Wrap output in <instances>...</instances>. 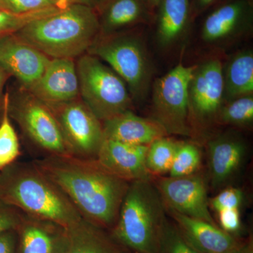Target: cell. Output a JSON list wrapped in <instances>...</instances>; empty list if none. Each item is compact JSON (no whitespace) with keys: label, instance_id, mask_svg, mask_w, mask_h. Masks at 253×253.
I'll use <instances>...</instances> for the list:
<instances>
[{"label":"cell","instance_id":"obj_1","mask_svg":"<svg viewBox=\"0 0 253 253\" xmlns=\"http://www.w3.org/2000/svg\"><path fill=\"white\" fill-rule=\"evenodd\" d=\"M34 163L62 190L83 219L112 229L130 182L110 172L96 159L48 155Z\"/></svg>","mask_w":253,"mask_h":253},{"label":"cell","instance_id":"obj_2","mask_svg":"<svg viewBox=\"0 0 253 253\" xmlns=\"http://www.w3.org/2000/svg\"><path fill=\"white\" fill-rule=\"evenodd\" d=\"M0 199L24 214L63 228L83 219L62 190L34 162L16 161L0 172Z\"/></svg>","mask_w":253,"mask_h":253},{"label":"cell","instance_id":"obj_3","mask_svg":"<svg viewBox=\"0 0 253 253\" xmlns=\"http://www.w3.org/2000/svg\"><path fill=\"white\" fill-rule=\"evenodd\" d=\"M100 33L94 8L69 4L35 20L15 34L50 59H73L86 54Z\"/></svg>","mask_w":253,"mask_h":253},{"label":"cell","instance_id":"obj_4","mask_svg":"<svg viewBox=\"0 0 253 253\" xmlns=\"http://www.w3.org/2000/svg\"><path fill=\"white\" fill-rule=\"evenodd\" d=\"M168 217L152 179L131 181L110 232L128 251L158 253Z\"/></svg>","mask_w":253,"mask_h":253},{"label":"cell","instance_id":"obj_5","mask_svg":"<svg viewBox=\"0 0 253 253\" xmlns=\"http://www.w3.org/2000/svg\"><path fill=\"white\" fill-rule=\"evenodd\" d=\"M134 29L99 36L86 53L112 68L126 83L133 101L141 102L149 94L155 68L142 35Z\"/></svg>","mask_w":253,"mask_h":253},{"label":"cell","instance_id":"obj_6","mask_svg":"<svg viewBox=\"0 0 253 253\" xmlns=\"http://www.w3.org/2000/svg\"><path fill=\"white\" fill-rule=\"evenodd\" d=\"M76 68L80 98L101 123L132 111L126 83L107 64L86 53L78 58Z\"/></svg>","mask_w":253,"mask_h":253},{"label":"cell","instance_id":"obj_7","mask_svg":"<svg viewBox=\"0 0 253 253\" xmlns=\"http://www.w3.org/2000/svg\"><path fill=\"white\" fill-rule=\"evenodd\" d=\"M196 68L179 62L154 83L152 91L153 119L168 135L192 136L189 123V86Z\"/></svg>","mask_w":253,"mask_h":253},{"label":"cell","instance_id":"obj_8","mask_svg":"<svg viewBox=\"0 0 253 253\" xmlns=\"http://www.w3.org/2000/svg\"><path fill=\"white\" fill-rule=\"evenodd\" d=\"M9 114L37 147L48 155L71 156L54 113L29 91L9 97Z\"/></svg>","mask_w":253,"mask_h":253},{"label":"cell","instance_id":"obj_9","mask_svg":"<svg viewBox=\"0 0 253 253\" xmlns=\"http://www.w3.org/2000/svg\"><path fill=\"white\" fill-rule=\"evenodd\" d=\"M223 66L211 58L196 65L189 86V123L192 135L217 124L224 102Z\"/></svg>","mask_w":253,"mask_h":253},{"label":"cell","instance_id":"obj_10","mask_svg":"<svg viewBox=\"0 0 253 253\" xmlns=\"http://www.w3.org/2000/svg\"><path fill=\"white\" fill-rule=\"evenodd\" d=\"M50 109L57 120L71 156L96 159L104 140L102 123L81 98Z\"/></svg>","mask_w":253,"mask_h":253},{"label":"cell","instance_id":"obj_11","mask_svg":"<svg viewBox=\"0 0 253 253\" xmlns=\"http://www.w3.org/2000/svg\"><path fill=\"white\" fill-rule=\"evenodd\" d=\"M153 182L166 208L219 226L210 211L207 184L203 176L196 174L181 177L159 176Z\"/></svg>","mask_w":253,"mask_h":253},{"label":"cell","instance_id":"obj_12","mask_svg":"<svg viewBox=\"0 0 253 253\" xmlns=\"http://www.w3.org/2000/svg\"><path fill=\"white\" fill-rule=\"evenodd\" d=\"M253 24L251 0H229L217 6L205 18L203 41L211 45H222L249 33Z\"/></svg>","mask_w":253,"mask_h":253},{"label":"cell","instance_id":"obj_13","mask_svg":"<svg viewBox=\"0 0 253 253\" xmlns=\"http://www.w3.org/2000/svg\"><path fill=\"white\" fill-rule=\"evenodd\" d=\"M50 59L15 33L0 37V65L24 90L29 91L38 81Z\"/></svg>","mask_w":253,"mask_h":253},{"label":"cell","instance_id":"obj_14","mask_svg":"<svg viewBox=\"0 0 253 253\" xmlns=\"http://www.w3.org/2000/svg\"><path fill=\"white\" fill-rule=\"evenodd\" d=\"M28 91L49 108L79 99V82L75 59H50L41 77Z\"/></svg>","mask_w":253,"mask_h":253},{"label":"cell","instance_id":"obj_15","mask_svg":"<svg viewBox=\"0 0 253 253\" xmlns=\"http://www.w3.org/2000/svg\"><path fill=\"white\" fill-rule=\"evenodd\" d=\"M247 154L245 140L236 132H226L209 141L210 181L218 189L228 184L242 167Z\"/></svg>","mask_w":253,"mask_h":253},{"label":"cell","instance_id":"obj_16","mask_svg":"<svg viewBox=\"0 0 253 253\" xmlns=\"http://www.w3.org/2000/svg\"><path fill=\"white\" fill-rule=\"evenodd\" d=\"M148 146L104 139L96 160L110 172L129 182L152 179L146 167Z\"/></svg>","mask_w":253,"mask_h":253},{"label":"cell","instance_id":"obj_17","mask_svg":"<svg viewBox=\"0 0 253 253\" xmlns=\"http://www.w3.org/2000/svg\"><path fill=\"white\" fill-rule=\"evenodd\" d=\"M166 211L168 217L172 219L183 237L199 253H230L244 244L219 226L188 217L168 208Z\"/></svg>","mask_w":253,"mask_h":253},{"label":"cell","instance_id":"obj_18","mask_svg":"<svg viewBox=\"0 0 253 253\" xmlns=\"http://www.w3.org/2000/svg\"><path fill=\"white\" fill-rule=\"evenodd\" d=\"M99 36L128 31L155 21L144 0H101L94 7Z\"/></svg>","mask_w":253,"mask_h":253},{"label":"cell","instance_id":"obj_19","mask_svg":"<svg viewBox=\"0 0 253 253\" xmlns=\"http://www.w3.org/2000/svg\"><path fill=\"white\" fill-rule=\"evenodd\" d=\"M111 233L82 219L65 228L59 253H128Z\"/></svg>","mask_w":253,"mask_h":253},{"label":"cell","instance_id":"obj_20","mask_svg":"<svg viewBox=\"0 0 253 253\" xmlns=\"http://www.w3.org/2000/svg\"><path fill=\"white\" fill-rule=\"evenodd\" d=\"M65 228L22 212L16 228V253H59Z\"/></svg>","mask_w":253,"mask_h":253},{"label":"cell","instance_id":"obj_21","mask_svg":"<svg viewBox=\"0 0 253 253\" xmlns=\"http://www.w3.org/2000/svg\"><path fill=\"white\" fill-rule=\"evenodd\" d=\"M104 139L126 144L149 146L153 141L169 136L153 118L137 116L128 111L102 123Z\"/></svg>","mask_w":253,"mask_h":253},{"label":"cell","instance_id":"obj_22","mask_svg":"<svg viewBox=\"0 0 253 253\" xmlns=\"http://www.w3.org/2000/svg\"><path fill=\"white\" fill-rule=\"evenodd\" d=\"M191 0H162L156 10V38L161 47H170L182 38L189 27Z\"/></svg>","mask_w":253,"mask_h":253},{"label":"cell","instance_id":"obj_23","mask_svg":"<svg viewBox=\"0 0 253 253\" xmlns=\"http://www.w3.org/2000/svg\"><path fill=\"white\" fill-rule=\"evenodd\" d=\"M224 101L253 95V53H236L223 67Z\"/></svg>","mask_w":253,"mask_h":253},{"label":"cell","instance_id":"obj_24","mask_svg":"<svg viewBox=\"0 0 253 253\" xmlns=\"http://www.w3.org/2000/svg\"><path fill=\"white\" fill-rule=\"evenodd\" d=\"M181 141L169 136L159 138L148 146L146 167L151 176L169 172L173 159Z\"/></svg>","mask_w":253,"mask_h":253},{"label":"cell","instance_id":"obj_25","mask_svg":"<svg viewBox=\"0 0 253 253\" xmlns=\"http://www.w3.org/2000/svg\"><path fill=\"white\" fill-rule=\"evenodd\" d=\"M9 95L4 94L0 120V172L16 162L21 155L19 139L9 114Z\"/></svg>","mask_w":253,"mask_h":253},{"label":"cell","instance_id":"obj_26","mask_svg":"<svg viewBox=\"0 0 253 253\" xmlns=\"http://www.w3.org/2000/svg\"><path fill=\"white\" fill-rule=\"evenodd\" d=\"M253 123V95L224 101L217 124L238 127L251 126Z\"/></svg>","mask_w":253,"mask_h":253},{"label":"cell","instance_id":"obj_27","mask_svg":"<svg viewBox=\"0 0 253 253\" xmlns=\"http://www.w3.org/2000/svg\"><path fill=\"white\" fill-rule=\"evenodd\" d=\"M201 163V152L194 143L181 141L173 159L169 176L181 177L195 174Z\"/></svg>","mask_w":253,"mask_h":253},{"label":"cell","instance_id":"obj_28","mask_svg":"<svg viewBox=\"0 0 253 253\" xmlns=\"http://www.w3.org/2000/svg\"><path fill=\"white\" fill-rule=\"evenodd\" d=\"M61 8H51L27 14H15L11 11L0 10V37L16 33L32 21L53 14Z\"/></svg>","mask_w":253,"mask_h":253},{"label":"cell","instance_id":"obj_29","mask_svg":"<svg viewBox=\"0 0 253 253\" xmlns=\"http://www.w3.org/2000/svg\"><path fill=\"white\" fill-rule=\"evenodd\" d=\"M158 253H201L186 241L173 221L168 220Z\"/></svg>","mask_w":253,"mask_h":253},{"label":"cell","instance_id":"obj_30","mask_svg":"<svg viewBox=\"0 0 253 253\" xmlns=\"http://www.w3.org/2000/svg\"><path fill=\"white\" fill-rule=\"evenodd\" d=\"M6 11L15 14H27L69 4L64 0H2Z\"/></svg>","mask_w":253,"mask_h":253},{"label":"cell","instance_id":"obj_31","mask_svg":"<svg viewBox=\"0 0 253 253\" xmlns=\"http://www.w3.org/2000/svg\"><path fill=\"white\" fill-rule=\"evenodd\" d=\"M244 199L242 190L239 188L229 187L209 200V203L212 209L219 212L224 210L239 209L244 202Z\"/></svg>","mask_w":253,"mask_h":253},{"label":"cell","instance_id":"obj_32","mask_svg":"<svg viewBox=\"0 0 253 253\" xmlns=\"http://www.w3.org/2000/svg\"><path fill=\"white\" fill-rule=\"evenodd\" d=\"M22 212L0 199V234L16 230L21 220Z\"/></svg>","mask_w":253,"mask_h":253},{"label":"cell","instance_id":"obj_33","mask_svg":"<svg viewBox=\"0 0 253 253\" xmlns=\"http://www.w3.org/2000/svg\"><path fill=\"white\" fill-rule=\"evenodd\" d=\"M219 214V227L223 231L234 236L241 228L239 209H228L221 211Z\"/></svg>","mask_w":253,"mask_h":253},{"label":"cell","instance_id":"obj_34","mask_svg":"<svg viewBox=\"0 0 253 253\" xmlns=\"http://www.w3.org/2000/svg\"><path fill=\"white\" fill-rule=\"evenodd\" d=\"M0 253H16V231L9 230L0 234Z\"/></svg>","mask_w":253,"mask_h":253},{"label":"cell","instance_id":"obj_35","mask_svg":"<svg viewBox=\"0 0 253 253\" xmlns=\"http://www.w3.org/2000/svg\"><path fill=\"white\" fill-rule=\"evenodd\" d=\"M219 0H191V15L193 16L202 14L215 4Z\"/></svg>","mask_w":253,"mask_h":253},{"label":"cell","instance_id":"obj_36","mask_svg":"<svg viewBox=\"0 0 253 253\" xmlns=\"http://www.w3.org/2000/svg\"><path fill=\"white\" fill-rule=\"evenodd\" d=\"M9 77V75L0 65V112H1L2 110L3 101H4V94H3V91H4V84Z\"/></svg>","mask_w":253,"mask_h":253},{"label":"cell","instance_id":"obj_37","mask_svg":"<svg viewBox=\"0 0 253 253\" xmlns=\"http://www.w3.org/2000/svg\"><path fill=\"white\" fill-rule=\"evenodd\" d=\"M68 4H79L86 5V6H90L94 8L96 6L101 0H64Z\"/></svg>","mask_w":253,"mask_h":253},{"label":"cell","instance_id":"obj_38","mask_svg":"<svg viewBox=\"0 0 253 253\" xmlns=\"http://www.w3.org/2000/svg\"><path fill=\"white\" fill-rule=\"evenodd\" d=\"M144 1H146L150 11L155 16L156 10H157L158 6H159L160 3L161 2L162 0H144Z\"/></svg>","mask_w":253,"mask_h":253},{"label":"cell","instance_id":"obj_39","mask_svg":"<svg viewBox=\"0 0 253 253\" xmlns=\"http://www.w3.org/2000/svg\"><path fill=\"white\" fill-rule=\"evenodd\" d=\"M245 253H253V242L252 237L250 238L248 242L244 245Z\"/></svg>","mask_w":253,"mask_h":253},{"label":"cell","instance_id":"obj_40","mask_svg":"<svg viewBox=\"0 0 253 253\" xmlns=\"http://www.w3.org/2000/svg\"><path fill=\"white\" fill-rule=\"evenodd\" d=\"M244 245H243L242 246H241L240 249L236 250V251H233V252H231L230 253H244Z\"/></svg>","mask_w":253,"mask_h":253},{"label":"cell","instance_id":"obj_41","mask_svg":"<svg viewBox=\"0 0 253 253\" xmlns=\"http://www.w3.org/2000/svg\"><path fill=\"white\" fill-rule=\"evenodd\" d=\"M0 10H5V11H6V10L5 9V6L2 0H0Z\"/></svg>","mask_w":253,"mask_h":253},{"label":"cell","instance_id":"obj_42","mask_svg":"<svg viewBox=\"0 0 253 253\" xmlns=\"http://www.w3.org/2000/svg\"><path fill=\"white\" fill-rule=\"evenodd\" d=\"M1 112H0V120H1Z\"/></svg>","mask_w":253,"mask_h":253}]
</instances>
